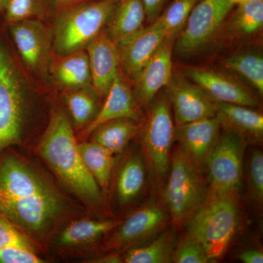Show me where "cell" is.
Segmentation results:
<instances>
[{
    "mask_svg": "<svg viewBox=\"0 0 263 263\" xmlns=\"http://www.w3.org/2000/svg\"><path fill=\"white\" fill-rule=\"evenodd\" d=\"M166 37L163 27L155 21L127 41L117 45L120 65L132 80L134 81Z\"/></svg>",
    "mask_w": 263,
    "mask_h": 263,
    "instance_id": "15",
    "label": "cell"
},
{
    "mask_svg": "<svg viewBox=\"0 0 263 263\" xmlns=\"http://www.w3.org/2000/svg\"><path fill=\"white\" fill-rule=\"evenodd\" d=\"M235 2V4L236 3H240V2L247 1V0H233Z\"/></svg>",
    "mask_w": 263,
    "mask_h": 263,
    "instance_id": "38",
    "label": "cell"
},
{
    "mask_svg": "<svg viewBox=\"0 0 263 263\" xmlns=\"http://www.w3.org/2000/svg\"><path fill=\"white\" fill-rule=\"evenodd\" d=\"M139 126L136 119L122 118L102 124L92 133V141L106 148L113 155L120 153L136 136Z\"/></svg>",
    "mask_w": 263,
    "mask_h": 263,
    "instance_id": "24",
    "label": "cell"
},
{
    "mask_svg": "<svg viewBox=\"0 0 263 263\" xmlns=\"http://www.w3.org/2000/svg\"><path fill=\"white\" fill-rule=\"evenodd\" d=\"M52 67V74L60 86L77 90L87 88L91 84V71L87 53L83 51L64 57Z\"/></svg>",
    "mask_w": 263,
    "mask_h": 263,
    "instance_id": "22",
    "label": "cell"
},
{
    "mask_svg": "<svg viewBox=\"0 0 263 263\" xmlns=\"http://www.w3.org/2000/svg\"><path fill=\"white\" fill-rule=\"evenodd\" d=\"M249 196L257 205L263 202V155L257 148L251 152L247 163Z\"/></svg>",
    "mask_w": 263,
    "mask_h": 263,
    "instance_id": "32",
    "label": "cell"
},
{
    "mask_svg": "<svg viewBox=\"0 0 263 263\" xmlns=\"http://www.w3.org/2000/svg\"><path fill=\"white\" fill-rule=\"evenodd\" d=\"M138 117L136 97L122 73L119 72L109 89L103 108L85 129L84 135L89 136L102 124L114 119H136Z\"/></svg>",
    "mask_w": 263,
    "mask_h": 263,
    "instance_id": "19",
    "label": "cell"
},
{
    "mask_svg": "<svg viewBox=\"0 0 263 263\" xmlns=\"http://www.w3.org/2000/svg\"><path fill=\"white\" fill-rule=\"evenodd\" d=\"M148 24L155 22L162 13L171 0H142Z\"/></svg>",
    "mask_w": 263,
    "mask_h": 263,
    "instance_id": "34",
    "label": "cell"
},
{
    "mask_svg": "<svg viewBox=\"0 0 263 263\" xmlns=\"http://www.w3.org/2000/svg\"><path fill=\"white\" fill-rule=\"evenodd\" d=\"M221 65L232 73L239 76L259 95L263 94V56L255 48L233 52L223 59Z\"/></svg>",
    "mask_w": 263,
    "mask_h": 263,
    "instance_id": "23",
    "label": "cell"
},
{
    "mask_svg": "<svg viewBox=\"0 0 263 263\" xmlns=\"http://www.w3.org/2000/svg\"><path fill=\"white\" fill-rule=\"evenodd\" d=\"M119 0H93L57 13L52 48L58 57L82 51L103 31Z\"/></svg>",
    "mask_w": 263,
    "mask_h": 263,
    "instance_id": "3",
    "label": "cell"
},
{
    "mask_svg": "<svg viewBox=\"0 0 263 263\" xmlns=\"http://www.w3.org/2000/svg\"><path fill=\"white\" fill-rule=\"evenodd\" d=\"M46 13L42 0H8L3 17L7 25L35 18Z\"/></svg>",
    "mask_w": 263,
    "mask_h": 263,
    "instance_id": "31",
    "label": "cell"
},
{
    "mask_svg": "<svg viewBox=\"0 0 263 263\" xmlns=\"http://www.w3.org/2000/svg\"><path fill=\"white\" fill-rule=\"evenodd\" d=\"M200 0H171L157 22L161 24L167 37H177L182 31L190 13Z\"/></svg>",
    "mask_w": 263,
    "mask_h": 263,
    "instance_id": "29",
    "label": "cell"
},
{
    "mask_svg": "<svg viewBox=\"0 0 263 263\" xmlns=\"http://www.w3.org/2000/svg\"><path fill=\"white\" fill-rule=\"evenodd\" d=\"M222 29L230 40L243 41L254 37L263 27V0H247L236 3Z\"/></svg>",
    "mask_w": 263,
    "mask_h": 263,
    "instance_id": "20",
    "label": "cell"
},
{
    "mask_svg": "<svg viewBox=\"0 0 263 263\" xmlns=\"http://www.w3.org/2000/svg\"><path fill=\"white\" fill-rule=\"evenodd\" d=\"M238 258L245 263H262L263 253L258 249H248L239 254Z\"/></svg>",
    "mask_w": 263,
    "mask_h": 263,
    "instance_id": "36",
    "label": "cell"
},
{
    "mask_svg": "<svg viewBox=\"0 0 263 263\" xmlns=\"http://www.w3.org/2000/svg\"><path fill=\"white\" fill-rule=\"evenodd\" d=\"M172 262L176 263H207L210 262L206 252L199 242L186 237L176 246Z\"/></svg>",
    "mask_w": 263,
    "mask_h": 263,
    "instance_id": "33",
    "label": "cell"
},
{
    "mask_svg": "<svg viewBox=\"0 0 263 263\" xmlns=\"http://www.w3.org/2000/svg\"><path fill=\"white\" fill-rule=\"evenodd\" d=\"M247 143L234 133L223 130L208 160L207 195H238Z\"/></svg>",
    "mask_w": 263,
    "mask_h": 263,
    "instance_id": "9",
    "label": "cell"
},
{
    "mask_svg": "<svg viewBox=\"0 0 263 263\" xmlns=\"http://www.w3.org/2000/svg\"><path fill=\"white\" fill-rule=\"evenodd\" d=\"M57 193L10 153H0V215L16 226L38 231L60 214Z\"/></svg>",
    "mask_w": 263,
    "mask_h": 263,
    "instance_id": "1",
    "label": "cell"
},
{
    "mask_svg": "<svg viewBox=\"0 0 263 263\" xmlns=\"http://www.w3.org/2000/svg\"><path fill=\"white\" fill-rule=\"evenodd\" d=\"M79 149L85 165L99 186L108 187L114 164L113 154L94 141L79 144Z\"/></svg>",
    "mask_w": 263,
    "mask_h": 263,
    "instance_id": "26",
    "label": "cell"
},
{
    "mask_svg": "<svg viewBox=\"0 0 263 263\" xmlns=\"http://www.w3.org/2000/svg\"><path fill=\"white\" fill-rule=\"evenodd\" d=\"M8 26L12 39L25 65L36 73H45L51 54L52 32L36 18Z\"/></svg>",
    "mask_w": 263,
    "mask_h": 263,
    "instance_id": "12",
    "label": "cell"
},
{
    "mask_svg": "<svg viewBox=\"0 0 263 263\" xmlns=\"http://www.w3.org/2000/svg\"><path fill=\"white\" fill-rule=\"evenodd\" d=\"M176 126L215 117L214 101L179 71L173 72L164 88Z\"/></svg>",
    "mask_w": 263,
    "mask_h": 263,
    "instance_id": "11",
    "label": "cell"
},
{
    "mask_svg": "<svg viewBox=\"0 0 263 263\" xmlns=\"http://www.w3.org/2000/svg\"><path fill=\"white\" fill-rule=\"evenodd\" d=\"M235 5L233 0H200L175 41V53L191 57L206 49L219 37Z\"/></svg>",
    "mask_w": 263,
    "mask_h": 263,
    "instance_id": "7",
    "label": "cell"
},
{
    "mask_svg": "<svg viewBox=\"0 0 263 263\" xmlns=\"http://www.w3.org/2000/svg\"><path fill=\"white\" fill-rule=\"evenodd\" d=\"M0 29V153L18 144L24 127L22 76Z\"/></svg>",
    "mask_w": 263,
    "mask_h": 263,
    "instance_id": "6",
    "label": "cell"
},
{
    "mask_svg": "<svg viewBox=\"0 0 263 263\" xmlns=\"http://www.w3.org/2000/svg\"><path fill=\"white\" fill-rule=\"evenodd\" d=\"M214 105L215 117L223 130L234 133L247 143L262 139L263 117L260 112L237 104L214 102Z\"/></svg>",
    "mask_w": 263,
    "mask_h": 263,
    "instance_id": "17",
    "label": "cell"
},
{
    "mask_svg": "<svg viewBox=\"0 0 263 263\" xmlns=\"http://www.w3.org/2000/svg\"><path fill=\"white\" fill-rule=\"evenodd\" d=\"M239 221L238 195H207L187 222V236L199 242L214 260L226 252Z\"/></svg>",
    "mask_w": 263,
    "mask_h": 263,
    "instance_id": "4",
    "label": "cell"
},
{
    "mask_svg": "<svg viewBox=\"0 0 263 263\" xmlns=\"http://www.w3.org/2000/svg\"><path fill=\"white\" fill-rule=\"evenodd\" d=\"M167 220V215L162 208L156 204H148L127 218L118 230L115 242L126 245L149 240L163 229Z\"/></svg>",
    "mask_w": 263,
    "mask_h": 263,
    "instance_id": "18",
    "label": "cell"
},
{
    "mask_svg": "<svg viewBox=\"0 0 263 263\" xmlns=\"http://www.w3.org/2000/svg\"><path fill=\"white\" fill-rule=\"evenodd\" d=\"M40 151L67 186L88 200H100L98 183L85 165L70 122L61 110L52 116Z\"/></svg>",
    "mask_w": 263,
    "mask_h": 263,
    "instance_id": "2",
    "label": "cell"
},
{
    "mask_svg": "<svg viewBox=\"0 0 263 263\" xmlns=\"http://www.w3.org/2000/svg\"><path fill=\"white\" fill-rule=\"evenodd\" d=\"M176 247V235L173 230H167L147 245L130 249L124 260L127 263L171 262Z\"/></svg>",
    "mask_w": 263,
    "mask_h": 263,
    "instance_id": "25",
    "label": "cell"
},
{
    "mask_svg": "<svg viewBox=\"0 0 263 263\" xmlns=\"http://www.w3.org/2000/svg\"><path fill=\"white\" fill-rule=\"evenodd\" d=\"M114 221H76L62 233L60 242L65 245H77L92 241L118 226Z\"/></svg>",
    "mask_w": 263,
    "mask_h": 263,
    "instance_id": "28",
    "label": "cell"
},
{
    "mask_svg": "<svg viewBox=\"0 0 263 263\" xmlns=\"http://www.w3.org/2000/svg\"><path fill=\"white\" fill-rule=\"evenodd\" d=\"M7 3H8V0H0V15H2V16L4 13Z\"/></svg>",
    "mask_w": 263,
    "mask_h": 263,
    "instance_id": "37",
    "label": "cell"
},
{
    "mask_svg": "<svg viewBox=\"0 0 263 263\" xmlns=\"http://www.w3.org/2000/svg\"><path fill=\"white\" fill-rule=\"evenodd\" d=\"M93 89L100 96L108 94L112 83L120 72L117 44L102 32L87 46Z\"/></svg>",
    "mask_w": 263,
    "mask_h": 263,
    "instance_id": "16",
    "label": "cell"
},
{
    "mask_svg": "<svg viewBox=\"0 0 263 263\" xmlns=\"http://www.w3.org/2000/svg\"><path fill=\"white\" fill-rule=\"evenodd\" d=\"M146 13L142 0H119L108 22L107 34L116 43L124 42L144 28Z\"/></svg>",
    "mask_w": 263,
    "mask_h": 263,
    "instance_id": "21",
    "label": "cell"
},
{
    "mask_svg": "<svg viewBox=\"0 0 263 263\" xmlns=\"http://www.w3.org/2000/svg\"><path fill=\"white\" fill-rule=\"evenodd\" d=\"M86 89L73 90L65 96L66 102L76 125H83L89 122L94 116L96 108L94 97Z\"/></svg>",
    "mask_w": 263,
    "mask_h": 263,
    "instance_id": "30",
    "label": "cell"
},
{
    "mask_svg": "<svg viewBox=\"0 0 263 263\" xmlns=\"http://www.w3.org/2000/svg\"><path fill=\"white\" fill-rule=\"evenodd\" d=\"M221 129L216 117L175 127L174 138L178 146L201 173L206 171L208 160Z\"/></svg>",
    "mask_w": 263,
    "mask_h": 263,
    "instance_id": "13",
    "label": "cell"
},
{
    "mask_svg": "<svg viewBox=\"0 0 263 263\" xmlns=\"http://www.w3.org/2000/svg\"><path fill=\"white\" fill-rule=\"evenodd\" d=\"M46 12L58 13L60 10L72 6V5L93 1V0H42Z\"/></svg>",
    "mask_w": 263,
    "mask_h": 263,
    "instance_id": "35",
    "label": "cell"
},
{
    "mask_svg": "<svg viewBox=\"0 0 263 263\" xmlns=\"http://www.w3.org/2000/svg\"><path fill=\"white\" fill-rule=\"evenodd\" d=\"M145 167L139 156H133L122 166L117 180V194L121 203H127L141 193L145 182Z\"/></svg>",
    "mask_w": 263,
    "mask_h": 263,
    "instance_id": "27",
    "label": "cell"
},
{
    "mask_svg": "<svg viewBox=\"0 0 263 263\" xmlns=\"http://www.w3.org/2000/svg\"><path fill=\"white\" fill-rule=\"evenodd\" d=\"M164 199L175 226L187 224L205 199L208 186L200 172L179 146L171 154Z\"/></svg>",
    "mask_w": 263,
    "mask_h": 263,
    "instance_id": "5",
    "label": "cell"
},
{
    "mask_svg": "<svg viewBox=\"0 0 263 263\" xmlns=\"http://www.w3.org/2000/svg\"><path fill=\"white\" fill-rule=\"evenodd\" d=\"M176 39L166 37L133 81L135 97L143 106L148 107L171 80L174 72L172 57Z\"/></svg>",
    "mask_w": 263,
    "mask_h": 263,
    "instance_id": "14",
    "label": "cell"
},
{
    "mask_svg": "<svg viewBox=\"0 0 263 263\" xmlns=\"http://www.w3.org/2000/svg\"><path fill=\"white\" fill-rule=\"evenodd\" d=\"M148 108L142 129L143 150L150 169L160 178L169 171L176 127L164 89L156 95Z\"/></svg>",
    "mask_w": 263,
    "mask_h": 263,
    "instance_id": "8",
    "label": "cell"
},
{
    "mask_svg": "<svg viewBox=\"0 0 263 263\" xmlns=\"http://www.w3.org/2000/svg\"><path fill=\"white\" fill-rule=\"evenodd\" d=\"M180 72L195 83L216 103L237 104L255 108L258 102L235 76L211 67L183 66Z\"/></svg>",
    "mask_w": 263,
    "mask_h": 263,
    "instance_id": "10",
    "label": "cell"
}]
</instances>
